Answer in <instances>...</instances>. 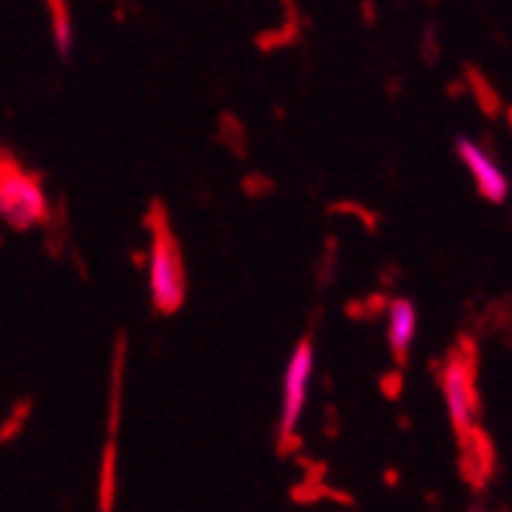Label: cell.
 Masks as SVG:
<instances>
[{"label":"cell","instance_id":"6da1fadb","mask_svg":"<svg viewBox=\"0 0 512 512\" xmlns=\"http://www.w3.org/2000/svg\"><path fill=\"white\" fill-rule=\"evenodd\" d=\"M148 227H151V261H148L151 301H154L157 313L166 316L184 304V295H188V273H184L181 246L172 237L160 206L151 209Z\"/></svg>","mask_w":512,"mask_h":512},{"label":"cell","instance_id":"7a4b0ae2","mask_svg":"<svg viewBox=\"0 0 512 512\" xmlns=\"http://www.w3.org/2000/svg\"><path fill=\"white\" fill-rule=\"evenodd\" d=\"M50 215V200L34 172L0 151V218L13 230H31Z\"/></svg>","mask_w":512,"mask_h":512},{"label":"cell","instance_id":"3957f363","mask_svg":"<svg viewBox=\"0 0 512 512\" xmlns=\"http://www.w3.org/2000/svg\"><path fill=\"white\" fill-rule=\"evenodd\" d=\"M442 393L454 436L463 439L479 427V390H476V347L463 341L442 368Z\"/></svg>","mask_w":512,"mask_h":512},{"label":"cell","instance_id":"277c9868","mask_svg":"<svg viewBox=\"0 0 512 512\" xmlns=\"http://www.w3.org/2000/svg\"><path fill=\"white\" fill-rule=\"evenodd\" d=\"M310 378H313V344L310 338H304L283 375V408H279V424H276V439H279V451H289L295 442V430L307 405V393H310Z\"/></svg>","mask_w":512,"mask_h":512},{"label":"cell","instance_id":"5b68a950","mask_svg":"<svg viewBox=\"0 0 512 512\" xmlns=\"http://www.w3.org/2000/svg\"><path fill=\"white\" fill-rule=\"evenodd\" d=\"M457 157L463 163V169L470 172L476 191L488 200V203H503L509 194V178L503 172V166L497 163V157L491 151H485L476 138H457Z\"/></svg>","mask_w":512,"mask_h":512},{"label":"cell","instance_id":"8992f818","mask_svg":"<svg viewBox=\"0 0 512 512\" xmlns=\"http://www.w3.org/2000/svg\"><path fill=\"white\" fill-rule=\"evenodd\" d=\"M414 335H417V310H414V304L405 301V298L390 301V310H387V341H390L393 359L399 365L408 362V350H411Z\"/></svg>","mask_w":512,"mask_h":512},{"label":"cell","instance_id":"52a82bcc","mask_svg":"<svg viewBox=\"0 0 512 512\" xmlns=\"http://www.w3.org/2000/svg\"><path fill=\"white\" fill-rule=\"evenodd\" d=\"M460 445H463V476H467L473 485H482L491 476V470H494V448H491V442L476 427L473 433H467V436L460 439Z\"/></svg>","mask_w":512,"mask_h":512},{"label":"cell","instance_id":"ba28073f","mask_svg":"<svg viewBox=\"0 0 512 512\" xmlns=\"http://www.w3.org/2000/svg\"><path fill=\"white\" fill-rule=\"evenodd\" d=\"M123 368H126V338L120 335L114 344V368H111V402H108V439H117L120 424V399H123Z\"/></svg>","mask_w":512,"mask_h":512},{"label":"cell","instance_id":"9c48e42d","mask_svg":"<svg viewBox=\"0 0 512 512\" xmlns=\"http://www.w3.org/2000/svg\"><path fill=\"white\" fill-rule=\"evenodd\" d=\"M117 494V439H108L102 457V485H99V512H114Z\"/></svg>","mask_w":512,"mask_h":512},{"label":"cell","instance_id":"30bf717a","mask_svg":"<svg viewBox=\"0 0 512 512\" xmlns=\"http://www.w3.org/2000/svg\"><path fill=\"white\" fill-rule=\"evenodd\" d=\"M53 13V40H56V50L59 56H71V46H74V28H71V16L65 10V0H46Z\"/></svg>","mask_w":512,"mask_h":512}]
</instances>
